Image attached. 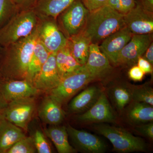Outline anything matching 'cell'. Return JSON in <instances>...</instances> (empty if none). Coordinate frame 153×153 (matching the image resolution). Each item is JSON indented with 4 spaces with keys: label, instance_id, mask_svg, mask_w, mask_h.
Instances as JSON below:
<instances>
[{
    "label": "cell",
    "instance_id": "obj_1",
    "mask_svg": "<svg viewBox=\"0 0 153 153\" xmlns=\"http://www.w3.org/2000/svg\"><path fill=\"white\" fill-rule=\"evenodd\" d=\"M37 38L36 27L29 36L0 48V70L2 78L29 81V65Z\"/></svg>",
    "mask_w": 153,
    "mask_h": 153
},
{
    "label": "cell",
    "instance_id": "obj_2",
    "mask_svg": "<svg viewBox=\"0 0 153 153\" xmlns=\"http://www.w3.org/2000/svg\"><path fill=\"white\" fill-rule=\"evenodd\" d=\"M125 27L124 15L105 5L89 12L82 32L89 38L91 43L98 44Z\"/></svg>",
    "mask_w": 153,
    "mask_h": 153
},
{
    "label": "cell",
    "instance_id": "obj_3",
    "mask_svg": "<svg viewBox=\"0 0 153 153\" xmlns=\"http://www.w3.org/2000/svg\"><path fill=\"white\" fill-rule=\"evenodd\" d=\"M39 20L33 9L17 11L0 28V48L32 34L37 27Z\"/></svg>",
    "mask_w": 153,
    "mask_h": 153
},
{
    "label": "cell",
    "instance_id": "obj_4",
    "mask_svg": "<svg viewBox=\"0 0 153 153\" xmlns=\"http://www.w3.org/2000/svg\"><path fill=\"white\" fill-rule=\"evenodd\" d=\"M94 128L99 133L109 140L114 150L117 152H145L147 149L144 140L134 136L124 129L103 123H99Z\"/></svg>",
    "mask_w": 153,
    "mask_h": 153
},
{
    "label": "cell",
    "instance_id": "obj_5",
    "mask_svg": "<svg viewBox=\"0 0 153 153\" xmlns=\"http://www.w3.org/2000/svg\"><path fill=\"white\" fill-rule=\"evenodd\" d=\"M89 13L82 0H75L59 14L57 24L66 38L82 33Z\"/></svg>",
    "mask_w": 153,
    "mask_h": 153
},
{
    "label": "cell",
    "instance_id": "obj_6",
    "mask_svg": "<svg viewBox=\"0 0 153 153\" xmlns=\"http://www.w3.org/2000/svg\"><path fill=\"white\" fill-rule=\"evenodd\" d=\"M94 80L84 66H82L76 71L61 78L58 85L48 94L63 104Z\"/></svg>",
    "mask_w": 153,
    "mask_h": 153
},
{
    "label": "cell",
    "instance_id": "obj_7",
    "mask_svg": "<svg viewBox=\"0 0 153 153\" xmlns=\"http://www.w3.org/2000/svg\"><path fill=\"white\" fill-rule=\"evenodd\" d=\"M34 97H25L10 102L6 105L2 115L24 131H27L36 110Z\"/></svg>",
    "mask_w": 153,
    "mask_h": 153
},
{
    "label": "cell",
    "instance_id": "obj_8",
    "mask_svg": "<svg viewBox=\"0 0 153 153\" xmlns=\"http://www.w3.org/2000/svg\"><path fill=\"white\" fill-rule=\"evenodd\" d=\"M39 19L38 40L50 53H56L66 46L67 38L59 29L56 19L50 17Z\"/></svg>",
    "mask_w": 153,
    "mask_h": 153
},
{
    "label": "cell",
    "instance_id": "obj_9",
    "mask_svg": "<svg viewBox=\"0 0 153 153\" xmlns=\"http://www.w3.org/2000/svg\"><path fill=\"white\" fill-rule=\"evenodd\" d=\"M40 92L27 79H0V97L7 103L19 99L35 97Z\"/></svg>",
    "mask_w": 153,
    "mask_h": 153
},
{
    "label": "cell",
    "instance_id": "obj_10",
    "mask_svg": "<svg viewBox=\"0 0 153 153\" xmlns=\"http://www.w3.org/2000/svg\"><path fill=\"white\" fill-rule=\"evenodd\" d=\"M152 42V34L133 35L131 40L121 51L117 66H131L136 64L139 57H142Z\"/></svg>",
    "mask_w": 153,
    "mask_h": 153
},
{
    "label": "cell",
    "instance_id": "obj_11",
    "mask_svg": "<svg viewBox=\"0 0 153 153\" xmlns=\"http://www.w3.org/2000/svg\"><path fill=\"white\" fill-rule=\"evenodd\" d=\"M56 53H51L40 71L35 75L32 84L40 91L48 93L60 83L61 78L56 65Z\"/></svg>",
    "mask_w": 153,
    "mask_h": 153
},
{
    "label": "cell",
    "instance_id": "obj_12",
    "mask_svg": "<svg viewBox=\"0 0 153 153\" xmlns=\"http://www.w3.org/2000/svg\"><path fill=\"white\" fill-rule=\"evenodd\" d=\"M126 27L133 35L152 34L153 32V13L146 11L136 1V5L124 15Z\"/></svg>",
    "mask_w": 153,
    "mask_h": 153
},
{
    "label": "cell",
    "instance_id": "obj_13",
    "mask_svg": "<svg viewBox=\"0 0 153 153\" xmlns=\"http://www.w3.org/2000/svg\"><path fill=\"white\" fill-rule=\"evenodd\" d=\"M133 34L125 27L108 36L99 46L101 51L110 63L117 65L121 51L131 39Z\"/></svg>",
    "mask_w": 153,
    "mask_h": 153
},
{
    "label": "cell",
    "instance_id": "obj_14",
    "mask_svg": "<svg viewBox=\"0 0 153 153\" xmlns=\"http://www.w3.org/2000/svg\"><path fill=\"white\" fill-rule=\"evenodd\" d=\"M66 128L68 136L79 151L89 153H103L106 151V145L98 137L70 125Z\"/></svg>",
    "mask_w": 153,
    "mask_h": 153
},
{
    "label": "cell",
    "instance_id": "obj_15",
    "mask_svg": "<svg viewBox=\"0 0 153 153\" xmlns=\"http://www.w3.org/2000/svg\"><path fill=\"white\" fill-rule=\"evenodd\" d=\"M83 66L94 79L105 78L113 70L110 62L100 51L98 44L93 43L91 44L87 62Z\"/></svg>",
    "mask_w": 153,
    "mask_h": 153
},
{
    "label": "cell",
    "instance_id": "obj_16",
    "mask_svg": "<svg viewBox=\"0 0 153 153\" xmlns=\"http://www.w3.org/2000/svg\"><path fill=\"white\" fill-rule=\"evenodd\" d=\"M77 119L82 122L103 123L113 122L116 117L106 95L102 91L93 106L78 116Z\"/></svg>",
    "mask_w": 153,
    "mask_h": 153
},
{
    "label": "cell",
    "instance_id": "obj_17",
    "mask_svg": "<svg viewBox=\"0 0 153 153\" xmlns=\"http://www.w3.org/2000/svg\"><path fill=\"white\" fill-rule=\"evenodd\" d=\"M62 104L52 96L48 94L42 100L38 111L39 117L44 123L57 126L62 122L65 118V113Z\"/></svg>",
    "mask_w": 153,
    "mask_h": 153
},
{
    "label": "cell",
    "instance_id": "obj_18",
    "mask_svg": "<svg viewBox=\"0 0 153 153\" xmlns=\"http://www.w3.org/2000/svg\"><path fill=\"white\" fill-rule=\"evenodd\" d=\"M102 91L100 88L95 85L87 88L70 102L68 111L71 113L86 111L96 102Z\"/></svg>",
    "mask_w": 153,
    "mask_h": 153
},
{
    "label": "cell",
    "instance_id": "obj_19",
    "mask_svg": "<svg viewBox=\"0 0 153 153\" xmlns=\"http://www.w3.org/2000/svg\"><path fill=\"white\" fill-rule=\"evenodd\" d=\"M24 131L0 116V153H6L10 148L25 136Z\"/></svg>",
    "mask_w": 153,
    "mask_h": 153
},
{
    "label": "cell",
    "instance_id": "obj_20",
    "mask_svg": "<svg viewBox=\"0 0 153 153\" xmlns=\"http://www.w3.org/2000/svg\"><path fill=\"white\" fill-rule=\"evenodd\" d=\"M67 38L66 46L71 55L82 66L87 62L91 41L83 32Z\"/></svg>",
    "mask_w": 153,
    "mask_h": 153
},
{
    "label": "cell",
    "instance_id": "obj_21",
    "mask_svg": "<svg viewBox=\"0 0 153 153\" xmlns=\"http://www.w3.org/2000/svg\"><path fill=\"white\" fill-rule=\"evenodd\" d=\"M75 0H37L33 9L39 18L57 19L61 13Z\"/></svg>",
    "mask_w": 153,
    "mask_h": 153
},
{
    "label": "cell",
    "instance_id": "obj_22",
    "mask_svg": "<svg viewBox=\"0 0 153 153\" xmlns=\"http://www.w3.org/2000/svg\"><path fill=\"white\" fill-rule=\"evenodd\" d=\"M44 134L54 144L59 153H74L76 150L69 144L68 134L64 126H52L45 129Z\"/></svg>",
    "mask_w": 153,
    "mask_h": 153
},
{
    "label": "cell",
    "instance_id": "obj_23",
    "mask_svg": "<svg viewBox=\"0 0 153 153\" xmlns=\"http://www.w3.org/2000/svg\"><path fill=\"white\" fill-rule=\"evenodd\" d=\"M127 111V117L131 123L138 125L153 122V105L140 102L131 103Z\"/></svg>",
    "mask_w": 153,
    "mask_h": 153
},
{
    "label": "cell",
    "instance_id": "obj_24",
    "mask_svg": "<svg viewBox=\"0 0 153 153\" xmlns=\"http://www.w3.org/2000/svg\"><path fill=\"white\" fill-rule=\"evenodd\" d=\"M55 57L57 70L61 78L76 71L82 66L71 55L66 45L56 52Z\"/></svg>",
    "mask_w": 153,
    "mask_h": 153
},
{
    "label": "cell",
    "instance_id": "obj_25",
    "mask_svg": "<svg viewBox=\"0 0 153 153\" xmlns=\"http://www.w3.org/2000/svg\"><path fill=\"white\" fill-rule=\"evenodd\" d=\"M51 53L37 38L29 65V81L31 83L34 76L41 70Z\"/></svg>",
    "mask_w": 153,
    "mask_h": 153
},
{
    "label": "cell",
    "instance_id": "obj_26",
    "mask_svg": "<svg viewBox=\"0 0 153 153\" xmlns=\"http://www.w3.org/2000/svg\"><path fill=\"white\" fill-rule=\"evenodd\" d=\"M132 88L128 84L120 83L110 91V97L119 110H123L132 100Z\"/></svg>",
    "mask_w": 153,
    "mask_h": 153
},
{
    "label": "cell",
    "instance_id": "obj_27",
    "mask_svg": "<svg viewBox=\"0 0 153 153\" xmlns=\"http://www.w3.org/2000/svg\"><path fill=\"white\" fill-rule=\"evenodd\" d=\"M132 100L153 105V89L148 84L132 88Z\"/></svg>",
    "mask_w": 153,
    "mask_h": 153
},
{
    "label": "cell",
    "instance_id": "obj_28",
    "mask_svg": "<svg viewBox=\"0 0 153 153\" xmlns=\"http://www.w3.org/2000/svg\"><path fill=\"white\" fill-rule=\"evenodd\" d=\"M36 152L33 137L25 135L12 146L6 153H35Z\"/></svg>",
    "mask_w": 153,
    "mask_h": 153
},
{
    "label": "cell",
    "instance_id": "obj_29",
    "mask_svg": "<svg viewBox=\"0 0 153 153\" xmlns=\"http://www.w3.org/2000/svg\"><path fill=\"white\" fill-rule=\"evenodd\" d=\"M18 10L13 0H0V28Z\"/></svg>",
    "mask_w": 153,
    "mask_h": 153
},
{
    "label": "cell",
    "instance_id": "obj_30",
    "mask_svg": "<svg viewBox=\"0 0 153 153\" xmlns=\"http://www.w3.org/2000/svg\"><path fill=\"white\" fill-rule=\"evenodd\" d=\"M46 135L40 130H36L33 134V137L37 152L51 153L52 152L50 144Z\"/></svg>",
    "mask_w": 153,
    "mask_h": 153
},
{
    "label": "cell",
    "instance_id": "obj_31",
    "mask_svg": "<svg viewBox=\"0 0 153 153\" xmlns=\"http://www.w3.org/2000/svg\"><path fill=\"white\" fill-rule=\"evenodd\" d=\"M106 5L109 6L120 13L125 15L136 5L135 0H108Z\"/></svg>",
    "mask_w": 153,
    "mask_h": 153
},
{
    "label": "cell",
    "instance_id": "obj_32",
    "mask_svg": "<svg viewBox=\"0 0 153 153\" xmlns=\"http://www.w3.org/2000/svg\"><path fill=\"white\" fill-rule=\"evenodd\" d=\"M135 129L138 132L144 136L152 140L153 139V122L138 125L135 127Z\"/></svg>",
    "mask_w": 153,
    "mask_h": 153
},
{
    "label": "cell",
    "instance_id": "obj_33",
    "mask_svg": "<svg viewBox=\"0 0 153 153\" xmlns=\"http://www.w3.org/2000/svg\"><path fill=\"white\" fill-rule=\"evenodd\" d=\"M108 0H82L89 12L100 8L106 4Z\"/></svg>",
    "mask_w": 153,
    "mask_h": 153
},
{
    "label": "cell",
    "instance_id": "obj_34",
    "mask_svg": "<svg viewBox=\"0 0 153 153\" xmlns=\"http://www.w3.org/2000/svg\"><path fill=\"white\" fill-rule=\"evenodd\" d=\"M145 73L137 66H134L129 70V77L135 81H140L142 80Z\"/></svg>",
    "mask_w": 153,
    "mask_h": 153
},
{
    "label": "cell",
    "instance_id": "obj_35",
    "mask_svg": "<svg viewBox=\"0 0 153 153\" xmlns=\"http://www.w3.org/2000/svg\"><path fill=\"white\" fill-rule=\"evenodd\" d=\"M37 0H13L19 10L33 9Z\"/></svg>",
    "mask_w": 153,
    "mask_h": 153
},
{
    "label": "cell",
    "instance_id": "obj_36",
    "mask_svg": "<svg viewBox=\"0 0 153 153\" xmlns=\"http://www.w3.org/2000/svg\"><path fill=\"white\" fill-rule=\"evenodd\" d=\"M137 66L139 67L145 74H152L153 73V65L143 57L138 59Z\"/></svg>",
    "mask_w": 153,
    "mask_h": 153
},
{
    "label": "cell",
    "instance_id": "obj_37",
    "mask_svg": "<svg viewBox=\"0 0 153 153\" xmlns=\"http://www.w3.org/2000/svg\"><path fill=\"white\" fill-rule=\"evenodd\" d=\"M137 1L143 9L150 13H153V0H138Z\"/></svg>",
    "mask_w": 153,
    "mask_h": 153
},
{
    "label": "cell",
    "instance_id": "obj_38",
    "mask_svg": "<svg viewBox=\"0 0 153 153\" xmlns=\"http://www.w3.org/2000/svg\"><path fill=\"white\" fill-rule=\"evenodd\" d=\"M142 57L153 65V42H152L146 50Z\"/></svg>",
    "mask_w": 153,
    "mask_h": 153
},
{
    "label": "cell",
    "instance_id": "obj_39",
    "mask_svg": "<svg viewBox=\"0 0 153 153\" xmlns=\"http://www.w3.org/2000/svg\"><path fill=\"white\" fill-rule=\"evenodd\" d=\"M7 104V103L3 100L0 97V116L2 114L3 110Z\"/></svg>",
    "mask_w": 153,
    "mask_h": 153
},
{
    "label": "cell",
    "instance_id": "obj_40",
    "mask_svg": "<svg viewBox=\"0 0 153 153\" xmlns=\"http://www.w3.org/2000/svg\"><path fill=\"white\" fill-rule=\"evenodd\" d=\"M2 78V76L1 74V70H0V79H1Z\"/></svg>",
    "mask_w": 153,
    "mask_h": 153
}]
</instances>
